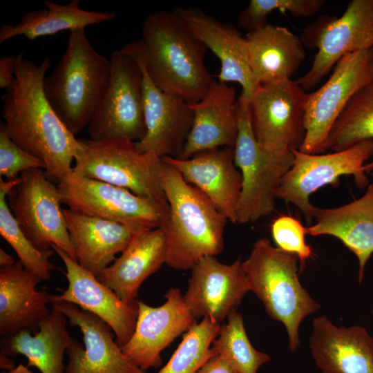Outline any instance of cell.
Listing matches in <instances>:
<instances>
[{
    "label": "cell",
    "mask_w": 373,
    "mask_h": 373,
    "mask_svg": "<svg viewBox=\"0 0 373 373\" xmlns=\"http://www.w3.org/2000/svg\"><path fill=\"white\" fill-rule=\"evenodd\" d=\"M52 59L40 64L17 57L14 79L2 95L1 115L11 140L43 161L46 178L57 185L73 171L79 143L57 116L44 93L45 75Z\"/></svg>",
    "instance_id": "6da1fadb"
},
{
    "label": "cell",
    "mask_w": 373,
    "mask_h": 373,
    "mask_svg": "<svg viewBox=\"0 0 373 373\" xmlns=\"http://www.w3.org/2000/svg\"><path fill=\"white\" fill-rule=\"evenodd\" d=\"M196 373H236L218 354L211 358Z\"/></svg>",
    "instance_id": "f35d334b"
},
{
    "label": "cell",
    "mask_w": 373,
    "mask_h": 373,
    "mask_svg": "<svg viewBox=\"0 0 373 373\" xmlns=\"http://www.w3.org/2000/svg\"><path fill=\"white\" fill-rule=\"evenodd\" d=\"M15 362L9 358V356L0 352V368L3 370L10 371L15 367Z\"/></svg>",
    "instance_id": "ab89813d"
},
{
    "label": "cell",
    "mask_w": 373,
    "mask_h": 373,
    "mask_svg": "<svg viewBox=\"0 0 373 373\" xmlns=\"http://www.w3.org/2000/svg\"><path fill=\"white\" fill-rule=\"evenodd\" d=\"M372 315H373V309H372Z\"/></svg>",
    "instance_id": "7bdbcfd3"
},
{
    "label": "cell",
    "mask_w": 373,
    "mask_h": 373,
    "mask_svg": "<svg viewBox=\"0 0 373 373\" xmlns=\"http://www.w3.org/2000/svg\"><path fill=\"white\" fill-rule=\"evenodd\" d=\"M220 323L204 318L191 327L168 363L157 373H196L211 358L218 354L211 347L218 336Z\"/></svg>",
    "instance_id": "836d02e7"
},
{
    "label": "cell",
    "mask_w": 373,
    "mask_h": 373,
    "mask_svg": "<svg viewBox=\"0 0 373 373\" xmlns=\"http://www.w3.org/2000/svg\"><path fill=\"white\" fill-rule=\"evenodd\" d=\"M303 45L317 49L310 69L296 82L305 91L314 88L345 55L373 48V0H352L341 17L324 15L307 26Z\"/></svg>",
    "instance_id": "ba28073f"
},
{
    "label": "cell",
    "mask_w": 373,
    "mask_h": 373,
    "mask_svg": "<svg viewBox=\"0 0 373 373\" xmlns=\"http://www.w3.org/2000/svg\"><path fill=\"white\" fill-rule=\"evenodd\" d=\"M12 184L0 180V233L15 251L25 269L37 276L41 280H48L54 269L49 258L54 254L52 248L42 250L36 247L19 227L6 201Z\"/></svg>",
    "instance_id": "1f68e13d"
},
{
    "label": "cell",
    "mask_w": 373,
    "mask_h": 373,
    "mask_svg": "<svg viewBox=\"0 0 373 373\" xmlns=\"http://www.w3.org/2000/svg\"><path fill=\"white\" fill-rule=\"evenodd\" d=\"M51 304L83 335L84 346L71 336L68 340L66 373H146L124 354L103 320L72 303L52 299Z\"/></svg>",
    "instance_id": "2e32d148"
},
{
    "label": "cell",
    "mask_w": 373,
    "mask_h": 373,
    "mask_svg": "<svg viewBox=\"0 0 373 373\" xmlns=\"http://www.w3.org/2000/svg\"><path fill=\"white\" fill-rule=\"evenodd\" d=\"M81 0H71L64 5L46 0L45 8L25 13L16 25L0 27V44L17 36L30 40L49 36L64 30L86 27L114 20L115 12L86 10L79 7Z\"/></svg>",
    "instance_id": "f546056e"
},
{
    "label": "cell",
    "mask_w": 373,
    "mask_h": 373,
    "mask_svg": "<svg viewBox=\"0 0 373 373\" xmlns=\"http://www.w3.org/2000/svg\"><path fill=\"white\" fill-rule=\"evenodd\" d=\"M312 325L309 347L323 373H373V338L365 327H336L325 315Z\"/></svg>",
    "instance_id": "603a6c76"
},
{
    "label": "cell",
    "mask_w": 373,
    "mask_h": 373,
    "mask_svg": "<svg viewBox=\"0 0 373 373\" xmlns=\"http://www.w3.org/2000/svg\"><path fill=\"white\" fill-rule=\"evenodd\" d=\"M157 172L169 203L168 218L162 228L166 245L165 264L186 270L204 257L219 254L224 248L227 218L200 190L161 158Z\"/></svg>",
    "instance_id": "3957f363"
},
{
    "label": "cell",
    "mask_w": 373,
    "mask_h": 373,
    "mask_svg": "<svg viewBox=\"0 0 373 373\" xmlns=\"http://www.w3.org/2000/svg\"><path fill=\"white\" fill-rule=\"evenodd\" d=\"M166 301L153 307L138 301L139 309L135 330L122 347L127 358L144 371L162 365L161 352L183 332L196 324L178 288L165 294Z\"/></svg>",
    "instance_id": "e0dca14e"
},
{
    "label": "cell",
    "mask_w": 373,
    "mask_h": 373,
    "mask_svg": "<svg viewBox=\"0 0 373 373\" xmlns=\"http://www.w3.org/2000/svg\"><path fill=\"white\" fill-rule=\"evenodd\" d=\"M323 0H251L238 17L240 27L248 32L266 23L268 15L274 10L289 12L296 17H308L317 13Z\"/></svg>",
    "instance_id": "e575fe53"
},
{
    "label": "cell",
    "mask_w": 373,
    "mask_h": 373,
    "mask_svg": "<svg viewBox=\"0 0 373 373\" xmlns=\"http://www.w3.org/2000/svg\"><path fill=\"white\" fill-rule=\"evenodd\" d=\"M249 291L248 279L240 260L224 264L216 256H206L191 268L184 299L196 319L209 318L220 323L236 310Z\"/></svg>",
    "instance_id": "d6986e66"
},
{
    "label": "cell",
    "mask_w": 373,
    "mask_h": 373,
    "mask_svg": "<svg viewBox=\"0 0 373 373\" xmlns=\"http://www.w3.org/2000/svg\"><path fill=\"white\" fill-rule=\"evenodd\" d=\"M79 149L73 171L82 176L126 189L134 194L154 200L169 209L160 185V157L141 153L135 142L111 139H78Z\"/></svg>",
    "instance_id": "52a82bcc"
},
{
    "label": "cell",
    "mask_w": 373,
    "mask_h": 373,
    "mask_svg": "<svg viewBox=\"0 0 373 373\" xmlns=\"http://www.w3.org/2000/svg\"><path fill=\"white\" fill-rule=\"evenodd\" d=\"M19 177L7 198L21 231L38 249L47 250L55 245L77 262L57 186L42 169L23 171Z\"/></svg>",
    "instance_id": "7c38bea8"
},
{
    "label": "cell",
    "mask_w": 373,
    "mask_h": 373,
    "mask_svg": "<svg viewBox=\"0 0 373 373\" xmlns=\"http://www.w3.org/2000/svg\"><path fill=\"white\" fill-rule=\"evenodd\" d=\"M139 64L143 74L144 113L146 127L144 137L135 142L141 153H153L162 158L178 157L189 135L193 113L180 95L159 88L148 75L140 40L121 48Z\"/></svg>",
    "instance_id": "9a60e30c"
},
{
    "label": "cell",
    "mask_w": 373,
    "mask_h": 373,
    "mask_svg": "<svg viewBox=\"0 0 373 373\" xmlns=\"http://www.w3.org/2000/svg\"><path fill=\"white\" fill-rule=\"evenodd\" d=\"M140 41L148 75L159 88L190 104L204 96L213 80L204 63L208 49L173 10L149 14Z\"/></svg>",
    "instance_id": "7a4b0ae2"
},
{
    "label": "cell",
    "mask_w": 373,
    "mask_h": 373,
    "mask_svg": "<svg viewBox=\"0 0 373 373\" xmlns=\"http://www.w3.org/2000/svg\"><path fill=\"white\" fill-rule=\"evenodd\" d=\"M111 59L97 52L85 29L70 31L66 48L44 81L49 104L74 135L88 126L108 86Z\"/></svg>",
    "instance_id": "277c9868"
},
{
    "label": "cell",
    "mask_w": 373,
    "mask_h": 373,
    "mask_svg": "<svg viewBox=\"0 0 373 373\" xmlns=\"http://www.w3.org/2000/svg\"><path fill=\"white\" fill-rule=\"evenodd\" d=\"M189 184L200 190L227 220L236 223L242 175L234 161V149L222 147L188 159L164 157Z\"/></svg>",
    "instance_id": "44dd1931"
},
{
    "label": "cell",
    "mask_w": 373,
    "mask_h": 373,
    "mask_svg": "<svg viewBox=\"0 0 373 373\" xmlns=\"http://www.w3.org/2000/svg\"><path fill=\"white\" fill-rule=\"evenodd\" d=\"M43 161L29 154L15 143L8 135L4 124L0 123V175L8 180L17 179L26 171L45 170Z\"/></svg>",
    "instance_id": "8d00e7d4"
},
{
    "label": "cell",
    "mask_w": 373,
    "mask_h": 373,
    "mask_svg": "<svg viewBox=\"0 0 373 373\" xmlns=\"http://www.w3.org/2000/svg\"><path fill=\"white\" fill-rule=\"evenodd\" d=\"M166 245L162 228L146 230L135 235L114 262L97 277L124 302L137 300L142 283L166 262Z\"/></svg>",
    "instance_id": "4316f807"
},
{
    "label": "cell",
    "mask_w": 373,
    "mask_h": 373,
    "mask_svg": "<svg viewBox=\"0 0 373 373\" xmlns=\"http://www.w3.org/2000/svg\"><path fill=\"white\" fill-rule=\"evenodd\" d=\"M227 319L212 347L236 373H257L262 365L270 361V356L253 347L240 313L235 310Z\"/></svg>",
    "instance_id": "d6a6232c"
},
{
    "label": "cell",
    "mask_w": 373,
    "mask_h": 373,
    "mask_svg": "<svg viewBox=\"0 0 373 373\" xmlns=\"http://www.w3.org/2000/svg\"><path fill=\"white\" fill-rule=\"evenodd\" d=\"M238 132L234 161L242 175L236 223L254 222L275 210L276 191L294 162L292 151L273 152L257 142L249 105L238 98Z\"/></svg>",
    "instance_id": "8992f818"
},
{
    "label": "cell",
    "mask_w": 373,
    "mask_h": 373,
    "mask_svg": "<svg viewBox=\"0 0 373 373\" xmlns=\"http://www.w3.org/2000/svg\"><path fill=\"white\" fill-rule=\"evenodd\" d=\"M366 140H373V80L353 95L336 120L326 151H340ZM363 169L373 171V160Z\"/></svg>",
    "instance_id": "4dcf8cb0"
},
{
    "label": "cell",
    "mask_w": 373,
    "mask_h": 373,
    "mask_svg": "<svg viewBox=\"0 0 373 373\" xmlns=\"http://www.w3.org/2000/svg\"><path fill=\"white\" fill-rule=\"evenodd\" d=\"M308 96L292 79L260 85L248 104L259 144L273 152L298 150L305 137Z\"/></svg>",
    "instance_id": "5bb4252c"
},
{
    "label": "cell",
    "mask_w": 373,
    "mask_h": 373,
    "mask_svg": "<svg viewBox=\"0 0 373 373\" xmlns=\"http://www.w3.org/2000/svg\"><path fill=\"white\" fill-rule=\"evenodd\" d=\"M373 80V48L350 53L318 89L309 93L305 140L299 151L323 153L331 128L353 95Z\"/></svg>",
    "instance_id": "4fadbf2b"
},
{
    "label": "cell",
    "mask_w": 373,
    "mask_h": 373,
    "mask_svg": "<svg viewBox=\"0 0 373 373\" xmlns=\"http://www.w3.org/2000/svg\"><path fill=\"white\" fill-rule=\"evenodd\" d=\"M70 337L66 317L52 308L39 324L37 333L32 334L25 329L2 337L1 352L9 356H25L28 361L27 366L35 367L41 373H64V356Z\"/></svg>",
    "instance_id": "f1b7e54d"
},
{
    "label": "cell",
    "mask_w": 373,
    "mask_h": 373,
    "mask_svg": "<svg viewBox=\"0 0 373 373\" xmlns=\"http://www.w3.org/2000/svg\"><path fill=\"white\" fill-rule=\"evenodd\" d=\"M298 259L296 254L275 247L268 238H261L242 262L250 291L262 302L268 315L285 325L291 352L300 346V323L321 307L300 282Z\"/></svg>",
    "instance_id": "5b68a950"
},
{
    "label": "cell",
    "mask_w": 373,
    "mask_h": 373,
    "mask_svg": "<svg viewBox=\"0 0 373 373\" xmlns=\"http://www.w3.org/2000/svg\"><path fill=\"white\" fill-rule=\"evenodd\" d=\"M2 373H32V372L28 369L27 365L20 363L12 370L3 372Z\"/></svg>",
    "instance_id": "b9f144b4"
},
{
    "label": "cell",
    "mask_w": 373,
    "mask_h": 373,
    "mask_svg": "<svg viewBox=\"0 0 373 373\" xmlns=\"http://www.w3.org/2000/svg\"><path fill=\"white\" fill-rule=\"evenodd\" d=\"M61 203L80 214L144 230L163 228L169 209L149 198L73 171L57 185Z\"/></svg>",
    "instance_id": "9c48e42d"
},
{
    "label": "cell",
    "mask_w": 373,
    "mask_h": 373,
    "mask_svg": "<svg viewBox=\"0 0 373 373\" xmlns=\"http://www.w3.org/2000/svg\"><path fill=\"white\" fill-rule=\"evenodd\" d=\"M316 222L305 227L306 235L331 236L340 240L357 258L361 283L367 262L373 254V179L359 198L335 208L315 207Z\"/></svg>",
    "instance_id": "d4e9b609"
},
{
    "label": "cell",
    "mask_w": 373,
    "mask_h": 373,
    "mask_svg": "<svg viewBox=\"0 0 373 373\" xmlns=\"http://www.w3.org/2000/svg\"><path fill=\"white\" fill-rule=\"evenodd\" d=\"M271 233L276 247L297 256L302 271L306 261L313 255L305 240V227L291 216L281 215L273 220Z\"/></svg>",
    "instance_id": "d590c367"
},
{
    "label": "cell",
    "mask_w": 373,
    "mask_h": 373,
    "mask_svg": "<svg viewBox=\"0 0 373 373\" xmlns=\"http://www.w3.org/2000/svg\"><path fill=\"white\" fill-rule=\"evenodd\" d=\"M110 59L109 82L88 125L90 139L139 142L146 133L141 68L122 49L113 51Z\"/></svg>",
    "instance_id": "30bf717a"
},
{
    "label": "cell",
    "mask_w": 373,
    "mask_h": 373,
    "mask_svg": "<svg viewBox=\"0 0 373 373\" xmlns=\"http://www.w3.org/2000/svg\"><path fill=\"white\" fill-rule=\"evenodd\" d=\"M245 39L252 73L260 86L291 79L306 57L300 38L283 26L267 23L248 32Z\"/></svg>",
    "instance_id": "83f0119b"
},
{
    "label": "cell",
    "mask_w": 373,
    "mask_h": 373,
    "mask_svg": "<svg viewBox=\"0 0 373 373\" xmlns=\"http://www.w3.org/2000/svg\"><path fill=\"white\" fill-rule=\"evenodd\" d=\"M238 99L233 87L213 79L204 96L191 104L193 124L178 157L188 159L210 149H234L238 132Z\"/></svg>",
    "instance_id": "7402d4cb"
},
{
    "label": "cell",
    "mask_w": 373,
    "mask_h": 373,
    "mask_svg": "<svg viewBox=\"0 0 373 373\" xmlns=\"http://www.w3.org/2000/svg\"><path fill=\"white\" fill-rule=\"evenodd\" d=\"M65 265L67 288L52 299L72 303L106 322L113 329L122 348L131 338L137 323L139 305L124 302L110 287L102 283L91 272L82 267L64 250L52 245Z\"/></svg>",
    "instance_id": "ac0fdd59"
},
{
    "label": "cell",
    "mask_w": 373,
    "mask_h": 373,
    "mask_svg": "<svg viewBox=\"0 0 373 373\" xmlns=\"http://www.w3.org/2000/svg\"><path fill=\"white\" fill-rule=\"evenodd\" d=\"M78 263L98 277L137 233L146 231L124 223L63 209Z\"/></svg>",
    "instance_id": "484cf974"
},
{
    "label": "cell",
    "mask_w": 373,
    "mask_h": 373,
    "mask_svg": "<svg viewBox=\"0 0 373 373\" xmlns=\"http://www.w3.org/2000/svg\"><path fill=\"white\" fill-rule=\"evenodd\" d=\"M40 278L28 271L20 261L0 267V334L1 337L22 330L32 334L51 311L52 295L37 290Z\"/></svg>",
    "instance_id": "cb8c5ba5"
},
{
    "label": "cell",
    "mask_w": 373,
    "mask_h": 373,
    "mask_svg": "<svg viewBox=\"0 0 373 373\" xmlns=\"http://www.w3.org/2000/svg\"><path fill=\"white\" fill-rule=\"evenodd\" d=\"M17 57L9 55L0 58V88L8 89L12 84Z\"/></svg>",
    "instance_id": "74e56055"
},
{
    "label": "cell",
    "mask_w": 373,
    "mask_h": 373,
    "mask_svg": "<svg viewBox=\"0 0 373 373\" xmlns=\"http://www.w3.org/2000/svg\"><path fill=\"white\" fill-rule=\"evenodd\" d=\"M294 162L276 191V198L295 205L307 222L313 218L316 206L310 195L327 185H336L343 175L354 177L361 189L370 182L363 169L365 162L373 156V140H366L346 149L329 153L311 154L291 150Z\"/></svg>",
    "instance_id": "8fae6325"
},
{
    "label": "cell",
    "mask_w": 373,
    "mask_h": 373,
    "mask_svg": "<svg viewBox=\"0 0 373 373\" xmlns=\"http://www.w3.org/2000/svg\"><path fill=\"white\" fill-rule=\"evenodd\" d=\"M189 29L219 59V82H233L242 87L239 99L249 104L260 85L250 66L245 37L232 24L220 21L198 7L173 9Z\"/></svg>",
    "instance_id": "ffe728a7"
},
{
    "label": "cell",
    "mask_w": 373,
    "mask_h": 373,
    "mask_svg": "<svg viewBox=\"0 0 373 373\" xmlns=\"http://www.w3.org/2000/svg\"><path fill=\"white\" fill-rule=\"evenodd\" d=\"M14 258L6 252L2 248L0 249V266L8 267L15 263Z\"/></svg>",
    "instance_id": "60d3db41"
}]
</instances>
